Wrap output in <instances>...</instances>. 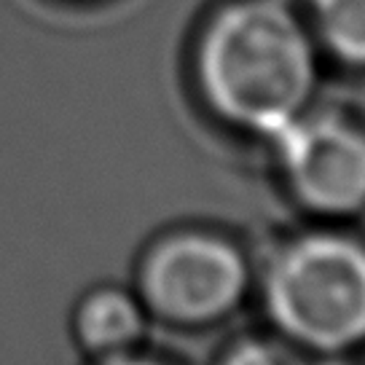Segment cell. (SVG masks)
Returning <instances> with one entry per match:
<instances>
[{
	"label": "cell",
	"instance_id": "obj_8",
	"mask_svg": "<svg viewBox=\"0 0 365 365\" xmlns=\"http://www.w3.org/2000/svg\"><path fill=\"white\" fill-rule=\"evenodd\" d=\"M97 365H164L159 360H150V357H143V354H135L132 352H124V354H110V357H100V363Z\"/></svg>",
	"mask_w": 365,
	"mask_h": 365
},
{
	"label": "cell",
	"instance_id": "obj_6",
	"mask_svg": "<svg viewBox=\"0 0 365 365\" xmlns=\"http://www.w3.org/2000/svg\"><path fill=\"white\" fill-rule=\"evenodd\" d=\"M317 46L352 70H365V0H309Z\"/></svg>",
	"mask_w": 365,
	"mask_h": 365
},
{
	"label": "cell",
	"instance_id": "obj_9",
	"mask_svg": "<svg viewBox=\"0 0 365 365\" xmlns=\"http://www.w3.org/2000/svg\"><path fill=\"white\" fill-rule=\"evenodd\" d=\"M279 3H285V6H293V9H296V6H307L309 0H279Z\"/></svg>",
	"mask_w": 365,
	"mask_h": 365
},
{
	"label": "cell",
	"instance_id": "obj_5",
	"mask_svg": "<svg viewBox=\"0 0 365 365\" xmlns=\"http://www.w3.org/2000/svg\"><path fill=\"white\" fill-rule=\"evenodd\" d=\"M148 328V309L137 293L118 285L89 290L73 312V333L97 360L132 352Z\"/></svg>",
	"mask_w": 365,
	"mask_h": 365
},
{
	"label": "cell",
	"instance_id": "obj_2",
	"mask_svg": "<svg viewBox=\"0 0 365 365\" xmlns=\"http://www.w3.org/2000/svg\"><path fill=\"white\" fill-rule=\"evenodd\" d=\"M263 304L282 339L322 357L365 346V240L341 226L279 245L263 272Z\"/></svg>",
	"mask_w": 365,
	"mask_h": 365
},
{
	"label": "cell",
	"instance_id": "obj_3",
	"mask_svg": "<svg viewBox=\"0 0 365 365\" xmlns=\"http://www.w3.org/2000/svg\"><path fill=\"white\" fill-rule=\"evenodd\" d=\"M247 287L250 269L240 247L210 231L161 237L137 269V296L150 314L191 328L228 317Z\"/></svg>",
	"mask_w": 365,
	"mask_h": 365
},
{
	"label": "cell",
	"instance_id": "obj_4",
	"mask_svg": "<svg viewBox=\"0 0 365 365\" xmlns=\"http://www.w3.org/2000/svg\"><path fill=\"white\" fill-rule=\"evenodd\" d=\"M290 196L322 220L365 212V126L336 110H312L272 137Z\"/></svg>",
	"mask_w": 365,
	"mask_h": 365
},
{
	"label": "cell",
	"instance_id": "obj_1",
	"mask_svg": "<svg viewBox=\"0 0 365 365\" xmlns=\"http://www.w3.org/2000/svg\"><path fill=\"white\" fill-rule=\"evenodd\" d=\"M194 73L220 121L272 140L312 105L319 46L293 6L234 0L205 24Z\"/></svg>",
	"mask_w": 365,
	"mask_h": 365
},
{
	"label": "cell",
	"instance_id": "obj_7",
	"mask_svg": "<svg viewBox=\"0 0 365 365\" xmlns=\"http://www.w3.org/2000/svg\"><path fill=\"white\" fill-rule=\"evenodd\" d=\"M220 365H314L312 354L285 339H245L234 344Z\"/></svg>",
	"mask_w": 365,
	"mask_h": 365
}]
</instances>
